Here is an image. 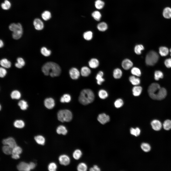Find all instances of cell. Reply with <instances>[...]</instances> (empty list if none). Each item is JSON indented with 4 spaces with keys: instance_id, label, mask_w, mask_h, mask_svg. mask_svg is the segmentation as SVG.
I'll return each instance as SVG.
<instances>
[{
    "instance_id": "cell-35",
    "label": "cell",
    "mask_w": 171,
    "mask_h": 171,
    "mask_svg": "<svg viewBox=\"0 0 171 171\" xmlns=\"http://www.w3.org/2000/svg\"><path fill=\"white\" fill-rule=\"evenodd\" d=\"M98 95L101 99H104L106 98L108 96L107 92L105 90L103 89L100 90L99 91Z\"/></svg>"
},
{
    "instance_id": "cell-38",
    "label": "cell",
    "mask_w": 171,
    "mask_h": 171,
    "mask_svg": "<svg viewBox=\"0 0 171 171\" xmlns=\"http://www.w3.org/2000/svg\"><path fill=\"white\" fill-rule=\"evenodd\" d=\"M131 72L134 76H140L141 75V72L140 69L136 67H133L132 69Z\"/></svg>"
},
{
    "instance_id": "cell-20",
    "label": "cell",
    "mask_w": 171,
    "mask_h": 171,
    "mask_svg": "<svg viewBox=\"0 0 171 171\" xmlns=\"http://www.w3.org/2000/svg\"><path fill=\"white\" fill-rule=\"evenodd\" d=\"M89 65L91 68H95L97 67L99 65V62L97 59L93 58L91 59L89 62Z\"/></svg>"
},
{
    "instance_id": "cell-54",
    "label": "cell",
    "mask_w": 171,
    "mask_h": 171,
    "mask_svg": "<svg viewBox=\"0 0 171 171\" xmlns=\"http://www.w3.org/2000/svg\"><path fill=\"white\" fill-rule=\"evenodd\" d=\"M17 62L21 65L23 66H24L25 64V62L22 58L19 57L17 59Z\"/></svg>"
},
{
    "instance_id": "cell-34",
    "label": "cell",
    "mask_w": 171,
    "mask_h": 171,
    "mask_svg": "<svg viewBox=\"0 0 171 171\" xmlns=\"http://www.w3.org/2000/svg\"><path fill=\"white\" fill-rule=\"evenodd\" d=\"M11 6L10 2L8 0H5L4 2L1 4V7L2 9L5 10H8Z\"/></svg>"
},
{
    "instance_id": "cell-12",
    "label": "cell",
    "mask_w": 171,
    "mask_h": 171,
    "mask_svg": "<svg viewBox=\"0 0 171 171\" xmlns=\"http://www.w3.org/2000/svg\"><path fill=\"white\" fill-rule=\"evenodd\" d=\"M69 74L71 77L74 80L78 79L80 75V72L75 67L72 68L70 70Z\"/></svg>"
},
{
    "instance_id": "cell-13",
    "label": "cell",
    "mask_w": 171,
    "mask_h": 171,
    "mask_svg": "<svg viewBox=\"0 0 171 171\" xmlns=\"http://www.w3.org/2000/svg\"><path fill=\"white\" fill-rule=\"evenodd\" d=\"M33 24L35 28L37 30H41L44 28L43 23L39 19H35L33 20Z\"/></svg>"
},
{
    "instance_id": "cell-16",
    "label": "cell",
    "mask_w": 171,
    "mask_h": 171,
    "mask_svg": "<svg viewBox=\"0 0 171 171\" xmlns=\"http://www.w3.org/2000/svg\"><path fill=\"white\" fill-rule=\"evenodd\" d=\"M152 128L155 131L160 130L161 128L162 125L161 122L157 120H154L151 123Z\"/></svg>"
},
{
    "instance_id": "cell-37",
    "label": "cell",
    "mask_w": 171,
    "mask_h": 171,
    "mask_svg": "<svg viewBox=\"0 0 171 171\" xmlns=\"http://www.w3.org/2000/svg\"><path fill=\"white\" fill-rule=\"evenodd\" d=\"M82 152L81 151L78 149L75 150L73 154V157L76 160L79 159L81 156Z\"/></svg>"
},
{
    "instance_id": "cell-19",
    "label": "cell",
    "mask_w": 171,
    "mask_h": 171,
    "mask_svg": "<svg viewBox=\"0 0 171 171\" xmlns=\"http://www.w3.org/2000/svg\"><path fill=\"white\" fill-rule=\"evenodd\" d=\"M142 90L141 87L135 86L133 88L132 91L133 94L134 96H139L141 94Z\"/></svg>"
},
{
    "instance_id": "cell-8",
    "label": "cell",
    "mask_w": 171,
    "mask_h": 171,
    "mask_svg": "<svg viewBox=\"0 0 171 171\" xmlns=\"http://www.w3.org/2000/svg\"><path fill=\"white\" fill-rule=\"evenodd\" d=\"M2 144L4 145H8L13 149L17 146L14 139L11 137L3 139L2 141Z\"/></svg>"
},
{
    "instance_id": "cell-40",
    "label": "cell",
    "mask_w": 171,
    "mask_h": 171,
    "mask_svg": "<svg viewBox=\"0 0 171 171\" xmlns=\"http://www.w3.org/2000/svg\"><path fill=\"white\" fill-rule=\"evenodd\" d=\"M144 47L141 44L137 45L135 46L134 48L135 53L137 55H140L141 53V51L144 49Z\"/></svg>"
},
{
    "instance_id": "cell-60",
    "label": "cell",
    "mask_w": 171,
    "mask_h": 171,
    "mask_svg": "<svg viewBox=\"0 0 171 171\" xmlns=\"http://www.w3.org/2000/svg\"><path fill=\"white\" fill-rule=\"evenodd\" d=\"M0 110H1V104L0 105Z\"/></svg>"
},
{
    "instance_id": "cell-31",
    "label": "cell",
    "mask_w": 171,
    "mask_h": 171,
    "mask_svg": "<svg viewBox=\"0 0 171 171\" xmlns=\"http://www.w3.org/2000/svg\"><path fill=\"white\" fill-rule=\"evenodd\" d=\"M71 99V96L69 95L65 94L61 98L60 101L62 103H68L70 101Z\"/></svg>"
},
{
    "instance_id": "cell-43",
    "label": "cell",
    "mask_w": 171,
    "mask_h": 171,
    "mask_svg": "<svg viewBox=\"0 0 171 171\" xmlns=\"http://www.w3.org/2000/svg\"><path fill=\"white\" fill-rule=\"evenodd\" d=\"M104 2L101 0H96L95 3V6L97 9H102L104 6Z\"/></svg>"
},
{
    "instance_id": "cell-3",
    "label": "cell",
    "mask_w": 171,
    "mask_h": 171,
    "mask_svg": "<svg viewBox=\"0 0 171 171\" xmlns=\"http://www.w3.org/2000/svg\"><path fill=\"white\" fill-rule=\"evenodd\" d=\"M9 28L13 32L12 36L14 39H18L21 37L23 33V29L20 23H11L10 25Z\"/></svg>"
},
{
    "instance_id": "cell-47",
    "label": "cell",
    "mask_w": 171,
    "mask_h": 171,
    "mask_svg": "<svg viewBox=\"0 0 171 171\" xmlns=\"http://www.w3.org/2000/svg\"><path fill=\"white\" fill-rule=\"evenodd\" d=\"M41 52L43 55L46 57L49 56L51 53L50 50L44 47L41 48Z\"/></svg>"
},
{
    "instance_id": "cell-57",
    "label": "cell",
    "mask_w": 171,
    "mask_h": 171,
    "mask_svg": "<svg viewBox=\"0 0 171 171\" xmlns=\"http://www.w3.org/2000/svg\"><path fill=\"white\" fill-rule=\"evenodd\" d=\"M15 66L16 67L19 68H21L23 66L22 65L18 62L16 63H15Z\"/></svg>"
},
{
    "instance_id": "cell-32",
    "label": "cell",
    "mask_w": 171,
    "mask_h": 171,
    "mask_svg": "<svg viewBox=\"0 0 171 171\" xmlns=\"http://www.w3.org/2000/svg\"><path fill=\"white\" fill-rule=\"evenodd\" d=\"M97 28L98 30L101 31H104L108 28V26L105 22H102L99 24L97 25Z\"/></svg>"
},
{
    "instance_id": "cell-28",
    "label": "cell",
    "mask_w": 171,
    "mask_h": 171,
    "mask_svg": "<svg viewBox=\"0 0 171 171\" xmlns=\"http://www.w3.org/2000/svg\"><path fill=\"white\" fill-rule=\"evenodd\" d=\"M163 15L164 17L166 19H169L171 18V8L167 7L164 10Z\"/></svg>"
},
{
    "instance_id": "cell-9",
    "label": "cell",
    "mask_w": 171,
    "mask_h": 171,
    "mask_svg": "<svg viewBox=\"0 0 171 171\" xmlns=\"http://www.w3.org/2000/svg\"><path fill=\"white\" fill-rule=\"evenodd\" d=\"M167 91L164 88H161L155 95V100H161L164 99L167 95Z\"/></svg>"
},
{
    "instance_id": "cell-7",
    "label": "cell",
    "mask_w": 171,
    "mask_h": 171,
    "mask_svg": "<svg viewBox=\"0 0 171 171\" xmlns=\"http://www.w3.org/2000/svg\"><path fill=\"white\" fill-rule=\"evenodd\" d=\"M44 104L46 108L49 109H52L55 106V100L51 97L46 98L44 100Z\"/></svg>"
},
{
    "instance_id": "cell-51",
    "label": "cell",
    "mask_w": 171,
    "mask_h": 171,
    "mask_svg": "<svg viewBox=\"0 0 171 171\" xmlns=\"http://www.w3.org/2000/svg\"><path fill=\"white\" fill-rule=\"evenodd\" d=\"M57 168L56 164L54 162L50 163L48 166V169L50 171H55Z\"/></svg>"
},
{
    "instance_id": "cell-14",
    "label": "cell",
    "mask_w": 171,
    "mask_h": 171,
    "mask_svg": "<svg viewBox=\"0 0 171 171\" xmlns=\"http://www.w3.org/2000/svg\"><path fill=\"white\" fill-rule=\"evenodd\" d=\"M17 168L19 171H28L30 170L29 164L24 162L20 163L17 165Z\"/></svg>"
},
{
    "instance_id": "cell-17",
    "label": "cell",
    "mask_w": 171,
    "mask_h": 171,
    "mask_svg": "<svg viewBox=\"0 0 171 171\" xmlns=\"http://www.w3.org/2000/svg\"><path fill=\"white\" fill-rule=\"evenodd\" d=\"M10 95L11 98L13 100H19L21 97V92L19 91L16 90L12 91L10 93Z\"/></svg>"
},
{
    "instance_id": "cell-52",
    "label": "cell",
    "mask_w": 171,
    "mask_h": 171,
    "mask_svg": "<svg viewBox=\"0 0 171 171\" xmlns=\"http://www.w3.org/2000/svg\"><path fill=\"white\" fill-rule=\"evenodd\" d=\"M7 72L6 69L4 68L0 67V77L3 78L5 77L6 75Z\"/></svg>"
},
{
    "instance_id": "cell-46",
    "label": "cell",
    "mask_w": 171,
    "mask_h": 171,
    "mask_svg": "<svg viewBox=\"0 0 171 171\" xmlns=\"http://www.w3.org/2000/svg\"><path fill=\"white\" fill-rule=\"evenodd\" d=\"M83 36L85 39L87 40H90L92 38V33L90 31H86L84 33Z\"/></svg>"
},
{
    "instance_id": "cell-6",
    "label": "cell",
    "mask_w": 171,
    "mask_h": 171,
    "mask_svg": "<svg viewBox=\"0 0 171 171\" xmlns=\"http://www.w3.org/2000/svg\"><path fill=\"white\" fill-rule=\"evenodd\" d=\"M161 88L160 85L158 83H153L149 86L148 91L150 97L152 99L155 100L156 95Z\"/></svg>"
},
{
    "instance_id": "cell-27",
    "label": "cell",
    "mask_w": 171,
    "mask_h": 171,
    "mask_svg": "<svg viewBox=\"0 0 171 171\" xmlns=\"http://www.w3.org/2000/svg\"><path fill=\"white\" fill-rule=\"evenodd\" d=\"M169 52L168 48L165 47H161L159 48V52L162 56H165L168 54Z\"/></svg>"
},
{
    "instance_id": "cell-50",
    "label": "cell",
    "mask_w": 171,
    "mask_h": 171,
    "mask_svg": "<svg viewBox=\"0 0 171 171\" xmlns=\"http://www.w3.org/2000/svg\"><path fill=\"white\" fill-rule=\"evenodd\" d=\"M114 104L115 107L118 108L123 106L124 104V102L121 99H118L115 100Z\"/></svg>"
},
{
    "instance_id": "cell-1",
    "label": "cell",
    "mask_w": 171,
    "mask_h": 171,
    "mask_svg": "<svg viewBox=\"0 0 171 171\" xmlns=\"http://www.w3.org/2000/svg\"><path fill=\"white\" fill-rule=\"evenodd\" d=\"M42 69L45 75H49L52 77L59 76L61 72L60 66L57 63L52 62L46 63L42 66Z\"/></svg>"
},
{
    "instance_id": "cell-48",
    "label": "cell",
    "mask_w": 171,
    "mask_h": 171,
    "mask_svg": "<svg viewBox=\"0 0 171 171\" xmlns=\"http://www.w3.org/2000/svg\"><path fill=\"white\" fill-rule=\"evenodd\" d=\"M141 147L143 151L146 152L149 151L151 148L150 145L149 144L145 143H142L141 144Z\"/></svg>"
},
{
    "instance_id": "cell-10",
    "label": "cell",
    "mask_w": 171,
    "mask_h": 171,
    "mask_svg": "<svg viewBox=\"0 0 171 171\" xmlns=\"http://www.w3.org/2000/svg\"><path fill=\"white\" fill-rule=\"evenodd\" d=\"M97 120L101 124H104L109 121L110 118L108 115L104 113H102L99 115Z\"/></svg>"
},
{
    "instance_id": "cell-24",
    "label": "cell",
    "mask_w": 171,
    "mask_h": 171,
    "mask_svg": "<svg viewBox=\"0 0 171 171\" xmlns=\"http://www.w3.org/2000/svg\"><path fill=\"white\" fill-rule=\"evenodd\" d=\"M129 80L133 85L135 86L138 85L140 82V79L139 78L136 77L134 76H130L129 77Z\"/></svg>"
},
{
    "instance_id": "cell-11",
    "label": "cell",
    "mask_w": 171,
    "mask_h": 171,
    "mask_svg": "<svg viewBox=\"0 0 171 171\" xmlns=\"http://www.w3.org/2000/svg\"><path fill=\"white\" fill-rule=\"evenodd\" d=\"M59 162L61 164L64 166L68 165L70 162V159L68 156L65 154L60 156L59 157Z\"/></svg>"
},
{
    "instance_id": "cell-55",
    "label": "cell",
    "mask_w": 171,
    "mask_h": 171,
    "mask_svg": "<svg viewBox=\"0 0 171 171\" xmlns=\"http://www.w3.org/2000/svg\"><path fill=\"white\" fill-rule=\"evenodd\" d=\"M100 168L96 165H94L93 167H91L90 169V171H100Z\"/></svg>"
},
{
    "instance_id": "cell-23",
    "label": "cell",
    "mask_w": 171,
    "mask_h": 171,
    "mask_svg": "<svg viewBox=\"0 0 171 171\" xmlns=\"http://www.w3.org/2000/svg\"><path fill=\"white\" fill-rule=\"evenodd\" d=\"M90 73V70L87 66H83L81 69V74L82 76L84 77L88 76Z\"/></svg>"
},
{
    "instance_id": "cell-26",
    "label": "cell",
    "mask_w": 171,
    "mask_h": 171,
    "mask_svg": "<svg viewBox=\"0 0 171 171\" xmlns=\"http://www.w3.org/2000/svg\"><path fill=\"white\" fill-rule=\"evenodd\" d=\"M122 72L121 70L119 68L115 69L113 72V76L116 79L120 78L122 76Z\"/></svg>"
},
{
    "instance_id": "cell-33",
    "label": "cell",
    "mask_w": 171,
    "mask_h": 171,
    "mask_svg": "<svg viewBox=\"0 0 171 171\" xmlns=\"http://www.w3.org/2000/svg\"><path fill=\"white\" fill-rule=\"evenodd\" d=\"M34 139L36 142L38 144L42 145L44 144L45 142V139L42 136L40 135H38L34 137Z\"/></svg>"
},
{
    "instance_id": "cell-39",
    "label": "cell",
    "mask_w": 171,
    "mask_h": 171,
    "mask_svg": "<svg viewBox=\"0 0 171 171\" xmlns=\"http://www.w3.org/2000/svg\"><path fill=\"white\" fill-rule=\"evenodd\" d=\"M12 148L8 146L5 145L2 147V150L3 152L7 155L11 154Z\"/></svg>"
},
{
    "instance_id": "cell-44",
    "label": "cell",
    "mask_w": 171,
    "mask_h": 171,
    "mask_svg": "<svg viewBox=\"0 0 171 171\" xmlns=\"http://www.w3.org/2000/svg\"><path fill=\"white\" fill-rule=\"evenodd\" d=\"M87 169V165L85 163H79L77 167V169L79 171H86Z\"/></svg>"
},
{
    "instance_id": "cell-29",
    "label": "cell",
    "mask_w": 171,
    "mask_h": 171,
    "mask_svg": "<svg viewBox=\"0 0 171 171\" xmlns=\"http://www.w3.org/2000/svg\"><path fill=\"white\" fill-rule=\"evenodd\" d=\"M43 19L45 21H47L51 18V14L50 12L48 10L44 11L41 14Z\"/></svg>"
},
{
    "instance_id": "cell-15",
    "label": "cell",
    "mask_w": 171,
    "mask_h": 171,
    "mask_svg": "<svg viewBox=\"0 0 171 171\" xmlns=\"http://www.w3.org/2000/svg\"><path fill=\"white\" fill-rule=\"evenodd\" d=\"M133 62L129 59H126L123 61L122 63L123 68L125 70H128L133 66Z\"/></svg>"
},
{
    "instance_id": "cell-53",
    "label": "cell",
    "mask_w": 171,
    "mask_h": 171,
    "mask_svg": "<svg viewBox=\"0 0 171 171\" xmlns=\"http://www.w3.org/2000/svg\"><path fill=\"white\" fill-rule=\"evenodd\" d=\"M164 64L166 67L168 68L171 67V58L166 59L164 62Z\"/></svg>"
},
{
    "instance_id": "cell-49",
    "label": "cell",
    "mask_w": 171,
    "mask_h": 171,
    "mask_svg": "<svg viewBox=\"0 0 171 171\" xmlns=\"http://www.w3.org/2000/svg\"><path fill=\"white\" fill-rule=\"evenodd\" d=\"M154 79L157 81L160 78L163 77V75L162 72L160 71H156L154 73Z\"/></svg>"
},
{
    "instance_id": "cell-59",
    "label": "cell",
    "mask_w": 171,
    "mask_h": 171,
    "mask_svg": "<svg viewBox=\"0 0 171 171\" xmlns=\"http://www.w3.org/2000/svg\"><path fill=\"white\" fill-rule=\"evenodd\" d=\"M170 51L171 52L170 55H171V48H170Z\"/></svg>"
},
{
    "instance_id": "cell-2",
    "label": "cell",
    "mask_w": 171,
    "mask_h": 171,
    "mask_svg": "<svg viewBox=\"0 0 171 171\" xmlns=\"http://www.w3.org/2000/svg\"><path fill=\"white\" fill-rule=\"evenodd\" d=\"M94 99V94L91 90L85 89L81 92L79 97V100L81 104L86 105L92 103Z\"/></svg>"
},
{
    "instance_id": "cell-42",
    "label": "cell",
    "mask_w": 171,
    "mask_h": 171,
    "mask_svg": "<svg viewBox=\"0 0 171 171\" xmlns=\"http://www.w3.org/2000/svg\"><path fill=\"white\" fill-rule=\"evenodd\" d=\"M164 128L168 130L171 129V120L167 119L165 120L163 124Z\"/></svg>"
},
{
    "instance_id": "cell-18",
    "label": "cell",
    "mask_w": 171,
    "mask_h": 171,
    "mask_svg": "<svg viewBox=\"0 0 171 171\" xmlns=\"http://www.w3.org/2000/svg\"><path fill=\"white\" fill-rule=\"evenodd\" d=\"M18 105L20 109L23 110H27L28 107L27 102L24 100H20L18 103Z\"/></svg>"
},
{
    "instance_id": "cell-36",
    "label": "cell",
    "mask_w": 171,
    "mask_h": 171,
    "mask_svg": "<svg viewBox=\"0 0 171 171\" xmlns=\"http://www.w3.org/2000/svg\"><path fill=\"white\" fill-rule=\"evenodd\" d=\"M130 132L131 134L137 137L140 134L141 131L139 128L138 127H137L135 128H131L130 129Z\"/></svg>"
},
{
    "instance_id": "cell-56",
    "label": "cell",
    "mask_w": 171,
    "mask_h": 171,
    "mask_svg": "<svg viewBox=\"0 0 171 171\" xmlns=\"http://www.w3.org/2000/svg\"><path fill=\"white\" fill-rule=\"evenodd\" d=\"M29 166L30 169H33L35 167V164L33 162H31L29 164Z\"/></svg>"
},
{
    "instance_id": "cell-4",
    "label": "cell",
    "mask_w": 171,
    "mask_h": 171,
    "mask_svg": "<svg viewBox=\"0 0 171 171\" xmlns=\"http://www.w3.org/2000/svg\"><path fill=\"white\" fill-rule=\"evenodd\" d=\"M57 117L58 120L62 122H69L72 119V115L71 112L69 110L63 109L58 112Z\"/></svg>"
},
{
    "instance_id": "cell-22",
    "label": "cell",
    "mask_w": 171,
    "mask_h": 171,
    "mask_svg": "<svg viewBox=\"0 0 171 171\" xmlns=\"http://www.w3.org/2000/svg\"><path fill=\"white\" fill-rule=\"evenodd\" d=\"M103 72L100 71L99 72L96 76V79L97 81V83L99 85H101L104 81V79L103 77Z\"/></svg>"
},
{
    "instance_id": "cell-5",
    "label": "cell",
    "mask_w": 171,
    "mask_h": 171,
    "mask_svg": "<svg viewBox=\"0 0 171 171\" xmlns=\"http://www.w3.org/2000/svg\"><path fill=\"white\" fill-rule=\"evenodd\" d=\"M159 59L157 53L153 51L149 52L145 58V62L147 65L153 66L157 62Z\"/></svg>"
},
{
    "instance_id": "cell-30",
    "label": "cell",
    "mask_w": 171,
    "mask_h": 171,
    "mask_svg": "<svg viewBox=\"0 0 171 171\" xmlns=\"http://www.w3.org/2000/svg\"><path fill=\"white\" fill-rule=\"evenodd\" d=\"M14 126L17 128H21L24 126L25 124L24 121L21 120H17L14 123Z\"/></svg>"
},
{
    "instance_id": "cell-58",
    "label": "cell",
    "mask_w": 171,
    "mask_h": 171,
    "mask_svg": "<svg viewBox=\"0 0 171 171\" xmlns=\"http://www.w3.org/2000/svg\"><path fill=\"white\" fill-rule=\"evenodd\" d=\"M4 45V43L3 41L1 40L0 41V48L2 47Z\"/></svg>"
},
{
    "instance_id": "cell-45",
    "label": "cell",
    "mask_w": 171,
    "mask_h": 171,
    "mask_svg": "<svg viewBox=\"0 0 171 171\" xmlns=\"http://www.w3.org/2000/svg\"><path fill=\"white\" fill-rule=\"evenodd\" d=\"M92 15L94 18L97 21H99L100 20L101 17V15L100 13L97 11H96L93 12L92 14Z\"/></svg>"
},
{
    "instance_id": "cell-41",
    "label": "cell",
    "mask_w": 171,
    "mask_h": 171,
    "mask_svg": "<svg viewBox=\"0 0 171 171\" xmlns=\"http://www.w3.org/2000/svg\"><path fill=\"white\" fill-rule=\"evenodd\" d=\"M22 152L21 148L19 146H16L12 149V155H19Z\"/></svg>"
},
{
    "instance_id": "cell-25",
    "label": "cell",
    "mask_w": 171,
    "mask_h": 171,
    "mask_svg": "<svg viewBox=\"0 0 171 171\" xmlns=\"http://www.w3.org/2000/svg\"><path fill=\"white\" fill-rule=\"evenodd\" d=\"M0 63L2 67L6 68H9L11 66V62L6 59H2L0 61Z\"/></svg>"
},
{
    "instance_id": "cell-21",
    "label": "cell",
    "mask_w": 171,
    "mask_h": 171,
    "mask_svg": "<svg viewBox=\"0 0 171 171\" xmlns=\"http://www.w3.org/2000/svg\"><path fill=\"white\" fill-rule=\"evenodd\" d=\"M56 132L58 134H62L65 135L67 133V130L64 126L60 125L57 128Z\"/></svg>"
}]
</instances>
